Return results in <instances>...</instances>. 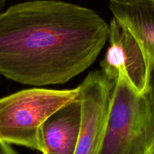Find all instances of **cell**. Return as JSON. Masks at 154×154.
<instances>
[{
	"mask_svg": "<svg viewBox=\"0 0 154 154\" xmlns=\"http://www.w3.org/2000/svg\"><path fill=\"white\" fill-rule=\"evenodd\" d=\"M108 32L91 8L57 0L17 3L0 13V75L37 87L65 84L93 64Z\"/></svg>",
	"mask_w": 154,
	"mask_h": 154,
	"instance_id": "1",
	"label": "cell"
},
{
	"mask_svg": "<svg viewBox=\"0 0 154 154\" xmlns=\"http://www.w3.org/2000/svg\"><path fill=\"white\" fill-rule=\"evenodd\" d=\"M99 154H154V107L119 71Z\"/></svg>",
	"mask_w": 154,
	"mask_h": 154,
	"instance_id": "2",
	"label": "cell"
},
{
	"mask_svg": "<svg viewBox=\"0 0 154 154\" xmlns=\"http://www.w3.org/2000/svg\"><path fill=\"white\" fill-rule=\"evenodd\" d=\"M69 90L27 89L0 99V139L43 153L41 127L56 111L77 99Z\"/></svg>",
	"mask_w": 154,
	"mask_h": 154,
	"instance_id": "3",
	"label": "cell"
},
{
	"mask_svg": "<svg viewBox=\"0 0 154 154\" xmlns=\"http://www.w3.org/2000/svg\"><path fill=\"white\" fill-rule=\"evenodd\" d=\"M115 85L116 81L95 70L89 72L79 86L82 119L75 154L100 153Z\"/></svg>",
	"mask_w": 154,
	"mask_h": 154,
	"instance_id": "4",
	"label": "cell"
},
{
	"mask_svg": "<svg viewBox=\"0 0 154 154\" xmlns=\"http://www.w3.org/2000/svg\"><path fill=\"white\" fill-rule=\"evenodd\" d=\"M110 45L101 62L102 73L116 81L122 71L137 93L146 94L148 63L146 54L135 36L114 18L109 24Z\"/></svg>",
	"mask_w": 154,
	"mask_h": 154,
	"instance_id": "5",
	"label": "cell"
},
{
	"mask_svg": "<svg viewBox=\"0 0 154 154\" xmlns=\"http://www.w3.org/2000/svg\"><path fill=\"white\" fill-rule=\"evenodd\" d=\"M113 18L133 33L146 54L148 79L146 95L154 107V1L110 0Z\"/></svg>",
	"mask_w": 154,
	"mask_h": 154,
	"instance_id": "6",
	"label": "cell"
},
{
	"mask_svg": "<svg viewBox=\"0 0 154 154\" xmlns=\"http://www.w3.org/2000/svg\"><path fill=\"white\" fill-rule=\"evenodd\" d=\"M81 119L82 105L78 96L43 123L41 127L42 154H75Z\"/></svg>",
	"mask_w": 154,
	"mask_h": 154,
	"instance_id": "7",
	"label": "cell"
},
{
	"mask_svg": "<svg viewBox=\"0 0 154 154\" xmlns=\"http://www.w3.org/2000/svg\"><path fill=\"white\" fill-rule=\"evenodd\" d=\"M0 154H18L10 146L0 139Z\"/></svg>",
	"mask_w": 154,
	"mask_h": 154,
	"instance_id": "8",
	"label": "cell"
},
{
	"mask_svg": "<svg viewBox=\"0 0 154 154\" xmlns=\"http://www.w3.org/2000/svg\"><path fill=\"white\" fill-rule=\"evenodd\" d=\"M8 1V0H0V13H1V11L2 10L3 8L5 7V5H6Z\"/></svg>",
	"mask_w": 154,
	"mask_h": 154,
	"instance_id": "9",
	"label": "cell"
},
{
	"mask_svg": "<svg viewBox=\"0 0 154 154\" xmlns=\"http://www.w3.org/2000/svg\"><path fill=\"white\" fill-rule=\"evenodd\" d=\"M153 1H154V0H153Z\"/></svg>",
	"mask_w": 154,
	"mask_h": 154,
	"instance_id": "10",
	"label": "cell"
}]
</instances>
